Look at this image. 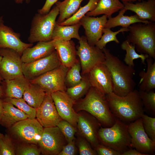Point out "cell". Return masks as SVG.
Wrapping results in <instances>:
<instances>
[{"instance_id":"6da1fadb","label":"cell","mask_w":155,"mask_h":155,"mask_svg":"<svg viewBox=\"0 0 155 155\" xmlns=\"http://www.w3.org/2000/svg\"><path fill=\"white\" fill-rule=\"evenodd\" d=\"M102 50L105 57L103 63L109 72L113 84V92L119 96H126L134 90L136 85L133 79L135 73L134 67L124 63L106 47Z\"/></svg>"},{"instance_id":"7a4b0ae2","label":"cell","mask_w":155,"mask_h":155,"mask_svg":"<svg viewBox=\"0 0 155 155\" xmlns=\"http://www.w3.org/2000/svg\"><path fill=\"white\" fill-rule=\"evenodd\" d=\"M114 116L128 124L141 118L144 108L138 91L134 89L126 96H118L113 92L106 95Z\"/></svg>"},{"instance_id":"3957f363","label":"cell","mask_w":155,"mask_h":155,"mask_svg":"<svg viewBox=\"0 0 155 155\" xmlns=\"http://www.w3.org/2000/svg\"><path fill=\"white\" fill-rule=\"evenodd\" d=\"M76 112L86 111L95 117L102 127H109L115 122V117L111 112L106 95L91 86L85 97L75 103Z\"/></svg>"},{"instance_id":"277c9868","label":"cell","mask_w":155,"mask_h":155,"mask_svg":"<svg viewBox=\"0 0 155 155\" xmlns=\"http://www.w3.org/2000/svg\"><path fill=\"white\" fill-rule=\"evenodd\" d=\"M100 143L109 147L121 155L131 148V137L127 124L115 117L114 124L109 127L100 126L98 132Z\"/></svg>"},{"instance_id":"5b68a950","label":"cell","mask_w":155,"mask_h":155,"mask_svg":"<svg viewBox=\"0 0 155 155\" xmlns=\"http://www.w3.org/2000/svg\"><path fill=\"white\" fill-rule=\"evenodd\" d=\"M127 40L134 45L137 51L155 59V23H137L128 28Z\"/></svg>"},{"instance_id":"8992f818","label":"cell","mask_w":155,"mask_h":155,"mask_svg":"<svg viewBox=\"0 0 155 155\" xmlns=\"http://www.w3.org/2000/svg\"><path fill=\"white\" fill-rule=\"evenodd\" d=\"M59 13V9L56 5L46 14H36L32 21L28 38L30 43L52 40L56 19Z\"/></svg>"},{"instance_id":"52a82bcc","label":"cell","mask_w":155,"mask_h":155,"mask_svg":"<svg viewBox=\"0 0 155 155\" xmlns=\"http://www.w3.org/2000/svg\"><path fill=\"white\" fill-rule=\"evenodd\" d=\"M79 41L76 55L80 59L82 74H88L95 67L104 62L105 55L102 50L90 45L85 36H81Z\"/></svg>"},{"instance_id":"ba28073f","label":"cell","mask_w":155,"mask_h":155,"mask_svg":"<svg viewBox=\"0 0 155 155\" xmlns=\"http://www.w3.org/2000/svg\"><path fill=\"white\" fill-rule=\"evenodd\" d=\"M10 131L18 139L25 143L38 144L44 127L36 119L27 118L13 125Z\"/></svg>"},{"instance_id":"9c48e42d","label":"cell","mask_w":155,"mask_h":155,"mask_svg":"<svg viewBox=\"0 0 155 155\" xmlns=\"http://www.w3.org/2000/svg\"><path fill=\"white\" fill-rule=\"evenodd\" d=\"M68 69L61 65L30 82L38 85L47 93L66 91L65 76Z\"/></svg>"},{"instance_id":"30bf717a","label":"cell","mask_w":155,"mask_h":155,"mask_svg":"<svg viewBox=\"0 0 155 155\" xmlns=\"http://www.w3.org/2000/svg\"><path fill=\"white\" fill-rule=\"evenodd\" d=\"M61 65L57 53L55 50L49 55L29 63H23V74L28 81L36 79Z\"/></svg>"},{"instance_id":"8fae6325","label":"cell","mask_w":155,"mask_h":155,"mask_svg":"<svg viewBox=\"0 0 155 155\" xmlns=\"http://www.w3.org/2000/svg\"><path fill=\"white\" fill-rule=\"evenodd\" d=\"M127 129L131 137V146L139 152L149 155L154 153L155 142L145 131L141 118L127 124Z\"/></svg>"},{"instance_id":"7c38bea8","label":"cell","mask_w":155,"mask_h":155,"mask_svg":"<svg viewBox=\"0 0 155 155\" xmlns=\"http://www.w3.org/2000/svg\"><path fill=\"white\" fill-rule=\"evenodd\" d=\"M67 142L57 126L44 127L38 144L41 152L46 155H58Z\"/></svg>"},{"instance_id":"4fadbf2b","label":"cell","mask_w":155,"mask_h":155,"mask_svg":"<svg viewBox=\"0 0 155 155\" xmlns=\"http://www.w3.org/2000/svg\"><path fill=\"white\" fill-rule=\"evenodd\" d=\"M2 59L0 63V75L2 79L7 80L23 75L21 56L9 49H0Z\"/></svg>"},{"instance_id":"5bb4252c","label":"cell","mask_w":155,"mask_h":155,"mask_svg":"<svg viewBox=\"0 0 155 155\" xmlns=\"http://www.w3.org/2000/svg\"><path fill=\"white\" fill-rule=\"evenodd\" d=\"M101 125L98 120L85 111L78 113L77 127L80 134L94 149L100 143L98 132Z\"/></svg>"},{"instance_id":"9a60e30c","label":"cell","mask_w":155,"mask_h":155,"mask_svg":"<svg viewBox=\"0 0 155 155\" xmlns=\"http://www.w3.org/2000/svg\"><path fill=\"white\" fill-rule=\"evenodd\" d=\"M58 113L62 120L77 127L78 113L75 110V100L66 91H57L51 94Z\"/></svg>"},{"instance_id":"2e32d148","label":"cell","mask_w":155,"mask_h":155,"mask_svg":"<svg viewBox=\"0 0 155 155\" xmlns=\"http://www.w3.org/2000/svg\"><path fill=\"white\" fill-rule=\"evenodd\" d=\"M36 117L44 128L57 126L62 120L58 113L51 94L46 92L42 102L36 109Z\"/></svg>"},{"instance_id":"e0dca14e","label":"cell","mask_w":155,"mask_h":155,"mask_svg":"<svg viewBox=\"0 0 155 155\" xmlns=\"http://www.w3.org/2000/svg\"><path fill=\"white\" fill-rule=\"evenodd\" d=\"M20 36V33L15 32L11 27L5 25L3 17H0V49H13L21 56L25 49L33 44L22 42Z\"/></svg>"},{"instance_id":"ac0fdd59","label":"cell","mask_w":155,"mask_h":155,"mask_svg":"<svg viewBox=\"0 0 155 155\" xmlns=\"http://www.w3.org/2000/svg\"><path fill=\"white\" fill-rule=\"evenodd\" d=\"M107 18L104 15L99 17L85 15L80 19L79 23L85 30V36L90 45L95 46L100 39Z\"/></svg>"},{"instance_id":"d6986e66","label":"cell","mask_w":155,"mask_h":155,"mask_svg":"<svg viewBox=\"0 0 155 155\" xmlns=\"http://www.w3.org/2000/svg\"><path fill=\"white\" fill-rule=\"evenodd\" d=\"M88 74L91 86L105 95L113 92V84L109 72L103 63L95 67Z\"/></svg>"},{"instance_id":"ffe728a7","label":"cell","mask_w":155,"mask_h":155,"mask_svg":"<svg viewBox=\"0 0 155 155\" xmlns=\"http://www.w3.org/2000/svg\"><path fill=\"white\" fill-rule=\"evenodd\" d=\"M53 40L61 65L69 69L78 61L76 58L75 44L72 40Z\"/></svg>"},{"instance_id":"44dd1931","label":"cell","mask_w":155,"mask_h":155,"mask_svg":"<svg viewBox=\"0 0 155 155\" xmlns=\"http://www.w3.org/2000/svg\"><path fill=\"white\" fill-rule=\"evenodd\" d=\"M55 49L53 40L39 41L33 47H28L21 56L23 63L31 62L46 57L51 54Z\"/></svg>"},{"instance_id":"7402d4cb","label":"cell","mask_w":155,"mask_h":155,"mask_svg":"<svg viewBox=\"0 0 155 155\" xmlns=\"http://www.w3.org/2000/svg\"><path fill=\"white\" fill-rule=\"evenodd\" d=\"M124 9L135 12L142 20L155 22V0L139 1L135 3L124 2Z\"/></svg>"},{"instance_id":"603a6c76","label":"cell","mask_w":155,"mask_h":155,"mask_svg":"<svg viewBox=\"0 0 155 155\" xmlns=\"http://www.w3.org/2000/svg\"><path fill=\"white\" fill-rule=\"evenodd\" d=\"M28 118L22 111L14 107L12 104L3 101V113L0 120V124L3 126L10 128L17 122Z\"/></svg>"},{"instance_id":"cb8c5ba5","label":"cell","mask_w":155,"mask_h":155,"mask_svg":"<svg viewBox=\"0 0 155 155\" xmlns=\"http://www.w3.org/2000/svg\"><path fill=\"white\" fill-rule=\"evenodd\" d=\"M124 7V5L120 0H100L95 8L87 13L86 15L96 16L103 14L108 18Z\"/></svg>"},{"instance_id":"d4e9b609","label":"cell","mask_w":155,"mask_h":155,"mask_svg":"<svg viewBox=\"0 0 155 155\" xmlns=\"http://www.w3.org/2000/svg\"><path fill=\"white\" fill-rule=\"evenodd\" d=\"M4 81L5 88L3 94L5 97L16 98L22 97L25 88L29 82L23 75Z\"/></svg>"},{"instance_id":"484cf974","label":"cell","mask_w":155,"mask_h":155,"mask_svg":"<svg viewBox=\"0 0 155 155\" xmlns=\"http://www.w3.org/2000/svg\"><path fill=\"white\" fill-rule=\"evenodd\" d=\"M81 26L79 22L73 25L61 26L56 21L52 34V40L69 41L75 38L79 40L81 36L79 30Z\"/></svg>"},{"instance_id":"4316f807","label":"cell","mask_w":155,"mask_h":155,"mask_svg":"<svg viewBox=\"0 0 155 155\" xmlns=\"http://www.w3.org/2000/svg\"><path fill=\"white\" fill-rule=\"evenodd\" d=\"M149 57L146 59L147 70L141 71L139 75L141 77L138 86L139 90L149 91L155 88V61Z\"/></svg>"},{"instance_id":"83f0119b","label":"cell","mask_w":155,"mask_h":155,"mask_svg":"<svg viewBox=\"0 0 155 155\" xmlns=\"http://www.w3.org/2000/svg\"><path fill=\"white\" fill-rule=\"evenodd\" d=\"M46 93L39 86L29 82L25 88L23 97L30 106L37 109L42 102Z\"/></svg>"},{"instance_id":"f1b7e54d","label":"cell","mask_w":155,"mask_h":155,"mask_svg":"<svg viewBox=\"0 0 155 155\" xmlns=\"http://www.w3.org/2000/svg\"><path fill=\"white\" fill-rule=\"evenodd\" d=\"M126 10L124 8L120 10L118 14L114 17L108 18L104 28H111L118 26L128 28L131 24L137 23H148L151 22L141 20L136 14L130 16H124Z\"/></svg>"},{"instance_id":"f546056e","label":"cell","mask_w":155,"mask_h":155,"mask_svg":"<svg viewBox=\"0 0 155 155\" xmlns=\"http://www.w3.org/2000/svg\"><path fill=\"white\" fill-rule=\"evenodd\" d=\"M84 0H64L57 1L56 5L59 11V16L57 22L61 23L70 18L78 10L80 4Z\"/></svg>"},{"instance_id":"4dcf8cb0","label":"cell","mask_w":155,"mask_h":155,"mask_svg":"<svg viewBox=\"0 0 155 155\" xmlns=\"http://www.w3.org/2000/svg\"><path fill=\"white\" fill-rule=\"evenodd\" d=\"M121 49L126 52L124 61L125 64L129 66L134 67V59L140 58L142 63L145 65V61L149 56L146 54L137 53L135 51V47L126 39L124 41L121 45Z\"/></svg>"},{"instance_id":"1f68e13d","label":"cell","mask_w":155,"mask_h":155,"mask_svg":"<svg viewBox=\"0 0 155 155\" xmlns=\"http://www.w3.org/2000/svg\"><path fill=\"white\" fill-rule=\"evenodd\" d=\"M88 3L80 7L73 15L63 22L59 24L61 26L73 25L79 22L80 19L88 12L94 10L100 0H88Z\"/></svg>"},{"instance_id":"d6a6232c","label":"cell","mask_w":155,"mask_h":155,"mask_svg":"<svg viewBox=\"0 0 155 155\" xmlns=\"http://www.w3.org/2000/svg\"><path fill=\"white\" fill-rule=\"evenodd\" d=\"M91 87L88 76L83 78L78 84L67 88L66 92L72 99L76 101L86 94Z\"/></svg>"},{"instance_id":"836d02e7","label":"cell","mask_w":155,"mask_h":155,"mask_svg":"<svg viewBox=\"0 0 155 155\" xmlns=\"http://www.w3.org/2000/svg\"><path fill=\"white\" fill-rule=\"evenodd\" d=\"M129 30L128 28H122L116 32H113L111 29L104 28L103 30V34L100 39L96 42L95 46L98 49L102 50L105 47L106 44L111 41H114L116 43H120L116 36L120 32H128Z\"/></svg>"},{"instance_id":"e575fe53","label":"cell","mask_w":155,"mask_h":155,"mask_svg":"<svg viewBox=\"0 0 155 155\" xmlns=\"http://www.w3.org/2000/svg\"><path fill=\"white\" fill-rule=\"evenodd\" d=\"M3 100L12 104L22 111L27 115L28 118H36V109L30 106L23 98L5 97Z\"/></svg>"},{"instance_id":"d590c367","label":"cell","mask_w":155,"mask_h":155,"mask_svg":"<svg viewBox=\"0 0 155 155\" xmlns=\"http://www.w3.org/2000/svg\"><path fill=\"white\" fill-rule=\"evenodd\" d=\"M81 69L79 61L68 69L65 76V82L69 87L75 86L81 82L83 78L80 74Z\"/></svg>"},{"instance_id":"8d00e7d4","label":"cell","mask_w":155,"mask_h":155,"mask_svg":"<svg viewBox=\"0 0 155 155\" xmlns=\"http://www.w3.org/2000/svg\"><path fill=\"white\" fill-rule=\"evenodd\" d=\"M138 92L144 108L148 112L155 115V92L154 90L148 91L139 90Z\"/></svg>"},{"instance_id":"74e56055","label":"cell","mask_w":155,"mask_h":155,"mask_svg":"<svg viewBox=\"0 0 155 155\" xmlns=\"http://www.w3.org/2000/svg\"><path fill=\"white\" fill-rule=\"evenodd\" d=\"M0 155H15L16 150L12 141L6 134L0 137Z\"/></svg>"},{"instance_id":"f35d334b","label":"cell","mask_w":155,"mask_h":155,"mask_svg":"<svg viewBox=\"0 0 155 155\" xmlns=\"http://www.w3.org/2000/svg\"><path fill=\"white\" fill-rule=\"evenodd\" d=\"M64 135L67 142L73 140L76 128L68 122L61 120L57 126Z\"/></svg>"},{"instance_id":"ab89813d","label":"cell","mask_w":155,"mask_h":155,"mask_svg":"<svg viewBox=\"0 0 155 155\" xmlns=\"http://www.w3.org/2000/svg\"><path fill=\"white\" fill-rule=\"evenodd\" d=\"M141 118L145 131L149 137L155 142V118L144 114Z\"/></svg>"},{"instance_id":"60d3db41","label":"cell","mask_w":155,"mask_h":155,"mask_svg":"<svg viewBox=\"0 0 155 155\" xmlns=\"http://www.w3.org/2000/svg\"><path fill=\"white\" fill-rule=\"evenodd\" d=\"M19 146L16 150V154L20 155H39L41 151L35 144L26 143Z\"/></svg>"},{"instance_id":"b9f144b4","label":"cell","mask_w":155,"mask_h":155,"mask_svg":"<svg viewBox=\"0 0 155 155\" xmlns=\"http://www.w3.org/2000/svg\"><path fill=\"white\" fill-rule=\"evenodd\" d=\"M88 141L82 138H79L78 142V146L80 155H95L97 154L89 144Z\"/></svg>"},{"instance_id":"7bdbcfd3","label":"cell","mask_w":155,"mask_h":155,"mask_svg":"<svg viewBox=\"0 0 155 155\" xmlns=\"http://www.w3.org/2000/svg\"><path fill=\"white\" fill-rule=\"evenodd\" d=\"M94 150L99 155H121V154L111 148L101 143H99Z\"/></svg>"},{"instance_id":"ee69618b","label":"cell","mask_w":155,"mask_h":155,"mask_svg":"<svg viewBox=\"0 0 155 155\" xmlns=\"http://www.w3.org/2000/svg\"><path fill=\"white\" fill-rule=\"evenodd\" d=\"M76 153V149L73 140L68 142L58 155H74Z\"/></svg>"},{"instance_id":"f6af8a7d","label":"cell","mask_w":155,"mask_h":155,"mask_svg":"<svg viewBox=\"0 0 155 155\" xmlns=\"http://www.w3.org/2000/svg\"><path fill=\"white\" fill-rule=\"evenodd\" d=\"M59 0H46V2L40 9L38 10V13L42 14H46L50 11L52 6Z\"/></svg>"},{"instance_id":"bcb514c9","label":"cell","mask_w":155,"mask_h":155,"mask_svg":"<svg viewBox=\"0 0 155 155\" xmlns=\"http://www.w3.org/2000/svg\"><path fill=\"white\" fill-rule=\"evenodd\" d=\"M121 155H145L142 153L135 149L132 148L129 149L121 154Z\"/></svg>"},{"instance_id":"7dc6e473","label":"cell","mask_w":155,"mask_h":155,"mask_svg":"<svg viewBox=\"0 0 155 155\" xmlns=\"http://www.w3.org/2000/svg\"><path fill=\"white\" fill-rule=\"evenodd\" d=\"M3 100L0 98V120L2 115L3 109Z\"/></svg>"},{"instance_id":"c3c4849f","label":"cell","mask_w":155,"mask_h":155,"mask_svg":"<svg viewBox=\"0 0 155 155\" xmlns=\"http://www.w3.org/2000/svg\"><path fill=\"white\" fill-rule=\"evenodd\" d=\"M2 79L0 75V98H1L3 96L4 94L3 90L1 86V81Z\"/></svg>"},{"instance_id":"681fc988","label":"cell","mask_w":155,"mask_h":155,"mask_svg":"<svg viewBox=\"0 0 155 155\" xmlns=\"http://www.w3.org/2000/svg\"><path fill=\"white\" fill-rule=\"evenodd\" d=\"M24 1H25L27 3H29L30 0H16L15 1L18 4L22 3Z\"/></svg>"},{"instance_id":"f907efd6","label":"cell","mask_w":155,"mask_h":155,"mask_svg":"<svg viewBox=\"0 0 155 155\" xmlns=\"http://www.w3.org/2000/svg\"><path fill=\"white\" fill-rule=\"evenodd\" d=\"M142 0H120L123 3L124 2H133L136 1H140Z\"/></svg>"},{"instance_id":"816d5d0a","label":"cell","mask_w":155,"mask_h":155,"mask_svg":"<svg viewBox=\"0 0 155 155\" xmlns=\"http://www.w3.org/2000/svg\"><path fill=\"white\" fill-rule=\"evenodd\" d=\"M3 135L2 134L0 133V137L2 136Z\"/></svg>"},{"instance_id":"f5cc1de1","label":"cell","mask_w":155,"mask_h":155,"mask_svg":"<svg viewBox=\"0 0 155 155\" xmlns=\"http://www.w3.org/2000/svg\"><path fill=\"white\" fill-rule=\"evenodd\" d=\"M2 59V57L0 55V63L1 61V59Z\"/></svg>"},{"instance_id":"db71d44e","label":"cell","mask_w":155,"mask_h":155,"mask_svg":"<svg viewBox=\"0 0 155 155\" xmlns=\"http://www.w3.org/2000/svg\"><path fill=\"white\" fill-rule=\"evenodd\" d=\"M14 0V1H15L16 0Z\"/></svg>"},{"instance_id":"11a10c76","label":"cell","mask_w":155,"mask_h":155,"mask_svg":"<svg viewBox=\"0 0 155 155\" xmlns=\"http://www.w3.org/2000/svg\"></svg>"}]
</instances>
